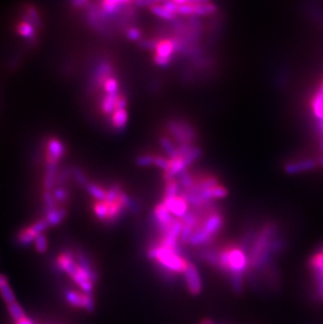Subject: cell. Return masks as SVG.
I'll use <instances>...</instances> for the list:
<instances>
[{"label": "cell", "mask_w": 323, "mask_h": 324, "mask_svg": "<svg viewBox=\"0 0 323 324\" xmlns=\"http://www.w3.org/2000/svg\"><path fill=\"white\" fill-rule=\"evenodd\" d=\"M64 297L70 307L83 309L87 312H93L95 310V300L93 295H89V294L79 293L74 290H66L64 292Z\"/></svg>", "instance_id": "3957f363"}, {"label": "cell", "mask_w": 323, "mask_h": 324, "mask_svg": "<svg viewBox=\"0 0 323 324\" xmlns=\"http://www.w3.org/2000/svg\"><path fill=\"white\" fill-rule=\"evenodd\" d=\"M200 156H201V150H200V148H198V147H193L192 150H191L190 153H189L186 157L183 158V160H184V162H185L186 166H190V165L192 164L193 162H195V161H196Z\"/></svg>", "instance_id": "f546056e"}, {"label": "cell", "mask_w": 323, "mask_h": 324, "mask_svg": "<svg viewBox=\"0 0 323 324\" xmlns=\"http://www.w3.org/2000/svg\"><path fill=\"white\" fill-rule=\"evenodd\" d=\"M35 249L38 253H44L47 250V239L44 234H40L35 239Z\"/></svg>", "instance_id": "1f68e13d"}, {"label": "cell", "mask_w": 323, "mask_h": 324, "mask_svg": "<svg viewBox=\"0 0 323 324\" xmlns=\"http://www.w3.org/2000/svg\"><path fill=\"white\" fill-rule=\"evenodd\" d=\"M55 197L60 201H64L67 197V193L64 190H57L55 193Z\"/></svg>", "instance_id": "b9f144b4"}, {"label": "cell", "mask_w": 323, "mask_h": 324, "mask_svg": "<svg viewBox=\"0 0 323 324\" xmlns=\"http://www.w3.org/2000/svg\"><path fill=\"white\" fill-rule=\"evenodd\" d=\"M86 189L88 190L89 194L92 195L98 201H104L106 197V192L95 184H87Z\"/></svg>", "instance_id": "484cf974"}, {"label": "cell", "mask_w": 323, "mask_h": 324, "mask_svg": "<svg viewBox=\"0 0 323 324\" xmlns=\"http://www.w3.org/2000/svg\"><path fill=\"white\" fill-rule=\"evenodd\" d=\"M223 224H224L223 217H221L218 213H213L205 220L203 226L198 228L203 229L206 232V234L213 238L220 231L221 227H223Z\"/></svg>", "instance_id": "9c48e42d"}, {"label": "cell", "mask_w": 323, "mask_h": 324, "mask_svg": "<svg viewBox=\"0 0 323 324\" xmlns=\"http://www.w3.org/2000/svg\"><path fill=\"white\" fill-rule=\"evenodd\" d=\"M127 105V101L124 97H121L118 99L117 101V105H116V110H120V109H125Z\"/></svg>", "instance_id": "60d3db41"}, {"label": "cell", "mask_w": 323, "mask_h": 324, "mask_svg": "<svg viewBox=\"0 0 323 324\" xmlns=\"http://www.w3.org/2000/svg\"><path fill=\"white\" fill-rule=\"evenodd\" d=\"M164 206L171 212V214L178 217L179 219L187 214L188 202L181 196L177 197H165L163 201Z\"/></svg>", "instance_id": "ba28073f"}, {"label": "cell", "mask_w": 323, "mask_h": 324, "mask_svg": "<svg viewBox=\"0 0 323 324\" xmlns=\"http://www.w3.org/2000/svg\"><path fill=\"white\" fill-rule=\"evenodd\" d=\"M75 177L77 178V180L79 181L80 184H82V185L87 186L88 183L86 181V178H85V176H84V174L82 173V172L76 170V171H75Z\"/></svg>", "instance_id": "ab89813d"}, {"label": "cell", "mask_w": 323, "mask_h": 324, "mask_svg": "<svg viewBox=\"0 0 323 324\" xmlns=\"http://www.w3.org/2000/svg\"><path fill=\"white\" fill-rule=\"evenodd\" d=\"M319 133H320V149L323 154V121L319 123Z\"/></svg>", "instance_id": "7bdbcfd3"}, {"label": "cell", "mask_w": 323, "mask_h": 324, "mask_svg": "<svg viewBox=\"0 0 323 324\" xmlns=\"http://www.w3.org/2000/svg\"><path fill=\"white\" fill-rule=\"evenodd\" d=\"M186 285L189 292L192 295H198L201 292V281L198 274V271L193 263L189 262L188 268L184 273Z\"/></svg>", "instance_id": "52a82bcc"}, {"label": "cell", "mask_w": 323, "mask_h": 324, "mask_svg": "<svg viewBox=\"0 0 323 324\" xmlns=\"http://www.w3.org/2000/svg\"><path fill=\"white\" fill-rule=\"evenodd\" d=\"M158 42H156L155 40H144V41L141 42V46L146 49H155L157 48Z\"/></svg>", "instance_id": "f35d334b"}, {"label": "cell", "mask_w": 323, "mask_h": 324, "mask_svg": "<svg viewBox=\"0 0 323 324\" xmlns=\"http://www.w3.org/2000/svg\"><path fill=\"white\" fill-rule=\"evenodd\" d=\"M312 109L315 117L320 121H323V99L317 93L312 101Z\"/></svg>", "instance_id": "603a6c76"}, {"label": "cell", "mask_w": 323, "mask_h": 324, "mask_svg": "<svg viewBox=\"0 0 323 324\" xmlns=\"http://www.w3.org/2000/svg\"><path fill=\"white\" fill-rule=\"evenodd\" d=\"M161 5L163 6L164 8H166L167 11H169V12H171V13H173V14L176 15L178 5L176 4L175 1H165V2H162Z\"/></svg>", "instance_id": "8d00e7d4"}, {"label": "cell", "mask_w": 323, "mask_h": 324, "mask_svg": "<svg viewBox=\"0 0 323 324\" xmlns=\"http://www.w3.org/2000/svg\"><path fill=\"white\" fill-rule=\"evenodd\" d=\"M0 296H1L2 300L6 303V306L11 305V303H14V302L17 301L16 296H15V293L12 290L11 286H9V283H8V285L3 286L2 288H0Z\"/></svg>", "instance_id": "d4e9b609"}, {"label": "cell", "mask_w": 323, "mask_h": 324, "mask_svg": "<svg viewBox=\"0 0 323 324\" xmlns=\"http://www.w3.org/2000/svg\"><path fill=\"white\" fill-rule=\"evenodd\" d=\"M149 8H150L151 12H153L155 15H157L160 18H163V19H166V20H174L175 17H176L175 14L167 11L166 8H164L163 6H162L160 2H158L157 4L153 5Z\"/></svg>", "instance_id": "7402d4cb"}, {"label": "cell", "mask_w": 323, "mask_h": 324, "mask_svg": "<svg viewBox=\"0 0 323 324\" xmlns=\"http://www.w3.org/2000/svg\"><path fill=\"white\" fill-rule=\"evenodd\" d=\"M180 220L183 221V224L185 226H188V227L192 228V229L195 228V230H196V227H197V217L193 213V212H187V214L184 217H181Z\"/></svg>", "instance_id": "4dcf8cb0"}, {"label": "cell", "mask_w": 323, "mask_h": 324, "mask_svg": "<svg viewBox=\"0 0 323 324\" xmlns=\"http://www.w3.org/2000/svg\"><path fill=\"white\" fill-rule=\"evenodd\" d=\"M77 265L78 263L76 261L75 254L70 253L69 251L61 252L55 260V268L68 276L72 274Z\"/></svg>", "instance_id": "8992f818"}, {"label": "cell", "mask_w": 323, "mask_h": 324, "mask_svg": "<svg viewBox=\"0 0 323 324\" xmlns=\"http://www.w3.org/2000/svg\"><path fill=\"white\" fill-rule=\"evenodd\" d=\"M142 34H141V31L136 27H131L127 31V38L131 41H138V40L141 38Z\"/></svg>", "instance_id": "d590c367"}, {"label": "cell", "mask_w": 323, "mask_h": 324, "mask_svg": "<svg viewBox=\"0 0 323 324\" xmlns=\"http://www.w3.org/2000/svg\"><path fill=\"white\" fill-rule=\"evenodd\" d=\"M64 154V147L61 142L52 139L48 142V155H47V163L48 165H55L60 158H62Z\"/></svg>", "instance_id": "8fae6325"}, {"label": "cell", "mask_w": 323, "mask_h": 324, "mask_svg": "<svg viewBox=\"0 0 323 324\" xmlns=\"http://www.w3.org/2000/svg\"><path fill=\"white\" fill-rule=\"evenodd\" d=\"M18 33L25 38H32L35 34V28L31 22H21L18 25Z\"/></svg>", "instance_id": "4316f807"}, {"label": "cell", "mask_w": 323, "mask_h": 324, "mask_svg": "<svg viewBox=\"0 0 323 324\" xmlns=\"http://www.w3.org/2000/svg\"><path fill=\"white\" fill-rule=\"evenodd\" d=\"M118 88H119L118 82H117V80L114 78H108L106 80V82L104 83V89L108 95L118 93Z\"/></svg>", "instance_id": "836d02e7"}, {"label": "cell", "mask_w": 323, "mask_h": 324, "mask_svg": "<svg viewBox=\"0 0 323 324\" xmlns=\"http://www.w3.org/2000/svg\"><path fill=\"white\" fill-rule=\"evenodd\" d=\"M250 267V259L246 252L235 247H230L229 254V275H244Z\"/></svg>", "instance_id": "7a4b0ae2"}, {"label": "cell", "mask_w": 323, "mask_h": 324, "mask_svg": "<svg viewBox=\"0 0 323 324\" xmlns=\"http://www.w3.org/2000/svg\"><path fill=\"white\" fill-rule=\"evenodd\" d=\"M39 235L40 234H38V233L32 228V226L27 227L19 232V234L17 235V242L20 246L25 247L31 245Z\"/></svg>", "instance_id": "4fadbf2b"}, {"label": "cell", "mask_w": 323, "mask_h": 324, "mask_svg": "<svg viewBox=\"0 0 323 324\" xmlns=\"http://www.w3.org/2000/svg\"><path fill=\"white\" fill-rule=\"evenodd\" d=\"M179 193V185L177 181H169L166 186L165 197H177Z\"/></svg>", "instance_id": "83f0119b"}, {"label": "cell", "mask_w": 323, "mask_h": 324, "mask_svg": "<svg viewBox=\"0 0 323 324\" xmlns=\"http://www.w3.org/2000/svg\"><path fill=\"white\" fill-rule=\"evenodd\" d=\"M147 255L150 259L156 260L161 269L172 273V274L185 273L189 265V262L183 256L161 245L149 248Z\"/></svg>", "instance_id": "6da1fadb"}, {"label": "cell", "mask_w": 323, "mask_h": 324, "mask_svg": "<svg viewBox=\"0 0 323 324\" xmlns=\"http://www.w3.org/2000/svg\"><path fill=\"white\" fill-rule=\"evenodd\" d=\"M154 60H155V62L156 64L160 65V66H167L170 64L171 62V59H167V58H163V57H161L159 55H156L154 57Z\"/></svg>", "instance_id": "74e56055"}, {"label": "cell", "mask_w": 323, "mask_h": 324, "mask_svg": "<svg viewBox=\"0 0 323 324\" xmlns=\"http://www.w3.org/2000/svg\"><path fill=\"white\" fill-rule=\"evenodd\" d=\"M218 253L219 251L213 249H207L199 252V257L211 267L217 268L218 266Z\"/></svg>", "instance_id": "9a60e30c"}, {"label": "cell", "mask_w": 323, "mask_h": 324, "mask_svg": "<svg viewBox=\"0 0 323 324\" xmlns=\"http://www.w3.org/2000/svg\"><path fill=\"white\" fill-rule=\"evenodd\" d=\"M310 267L314 273L318 295L323 300V253L317 252L310 260Z\"/></svg>", "instance_id": "5b68a950"}, {"label": "cell", "mask_w": 323, "mask_h": 324, "mask_svg": "<svg viewBox=\"0 0 323 324\" xmlns=\"http://www.w3.org/2000/svg\"><path fill=\"white\" fill-rule=\"evenodd\" d=\"M129 4L128 1H104L101 3L102 5V11L104 12V14H108V15H114L117 14L118 12H120V9L122 8L123 5Z\"/></svg>", "instance_id": "ac0fdd59"}, {"label": "cell", "mask_w": 323, "mask_h": 324, "mask_svg": "<svg viewBox=\"0 0 323 324\" xmlns=\"http://www.w3.org/2000/svg\"><path fill=\"white\" fill-rule=\"evenodd\" d=\"M155 165L158 168L164 170L166 172L170 168V160H167L166 158H163V157H156Z\"/></svg>", "instance_id": "e575fe53"}, {"label": "cell", "mask_w": 323, "mask_h": 324, "mask_svg": "<svg viewBox=\"0 0 323 324\" xmlns=\"http://www.w3.org/2000/svg\"><path fill=\"white\" fill-rule=\"evenodd\" d=\"M72 280L76 283L80 289L83 291V293L89 294V295H93L94 293V281L90 278V275L83 269L81 268L79 265H77L76 269L73 271L72 274L69 275Z\"/></svg>", "instance_id": "277c9868"}, {"label": "cell", "mask_w": 323, "mask_h": 324, "mask_svg": "<svg viewBox=\"0 0 323 324\" xmlns=\"http://www.w3.org/2000/svg\"><path fill=\"white\" fill-rule=\"evenodd\" d=\"M155 161L156 157L155 156H150V155H144V156H140L136 159V163L140 167H149L155 165Z\"/></svg>", "instance_id": "f1b7e54d"}, {"label": "cell", "mask_w": 323, "mask_h": 324, "mask_svg": "<svg viewBox=\"0 0 323 324\" xmlns=\"http://www.w3.org/2000/svg\"><path fill=\"white\" fill-rule=\"evenodd\" d=\"M65 215H66V211L64 209H59V210L54 209V210L47 211L45 220L47 221V224L49 226H57L62 221Z\"/></svg>", "instance_id": "e0dca14e"}, {"label": "cell", "mask_w": 323, "mask_h": 324, "mask_svg": "<svg viewBox=\"0 0 323 324\" xmlns=\"http://www.w3.org/2000/svg\"><path fill=\"white\" fill-rule=\"evenodd\" d=\"M179 184L181 187H184L186 190H189L193 187V179L188 174L186 171L179 174Z\"/></svg>", "instance_id": "d6a6232c"}, {"label": "cell", "mask_w": 323, "mask_h": 324, "mask_svg": "<svg viewBox=\"0 0 323 324\" xmlns=\"http://www.w3.org/2000/svg\"><path fill=\"white\" fill-rule=\"evenodd\" d=\"M5 285H8V279L4 275L0 274V288H2Z\"/></svg>", "instance_id": "ee69618b"}, {"label": "cell", "mask_w": 323, "mask_h": 324, "mask_svg": "<svg viewBox=\"0 0 323 324\" xmlns=\"http://www.w3.org/2000/svg\"><path fill=\"white\" fill-rule=\"evenodd\" d=\"M15 324H35V323H34L31 319H29V318L25 317V318L22 319V320H20V321L15 322Z\"/></svg>", "instance_id": "f6af8a7d"}, {"label": "cell", "mask_w": 323, "mask_h": 324, "mask_svg": "<svg viewBox=\"0 0 323 324\" xmlns=\"http://www.w3.org/2000/svg\"><path fill=\"white\" fill-rule=\"evenodd\" d=\"M6 309H7V312L9 314V316L12 317L13 320H15V322L22 320V319H24L26 317L24 310L22 309V307L20 306L17 301L14 302V303H11V305L6 306Z\"/></svg>", "instance_id": "d6986e66"}, {"label": "cell", "mask_w": 323, "mask_h": 324, "mask_svg": "<svg viewBox=\"0 0 323 324\" xmlns=\"http://www.w3.org/2000/svg\"><path fill=\"white\" fill-rule=\"evenodd\" d=\"M157 55L167 58V59H172V55L175 52L174 45L171 40H164V41L158 42L157 48H156Z\"/></svg>", "instance_id": "5bb4252c"}, {"label": "cell", "mask_w": 323, "mask_h": 324, "mask_svg": "<svg viewBox=\"0 0 323 324\" xmlns=\"http://www.w3.org/2000/svg\"><path fill=\"white\" fill-rule=\"evenodd\" d=\"M320 252H322V253H323V246L321 247V249H320Z\"/></svg>", "instance_id": "c3c4849f"}, {"label": "cell", "mask_w": 323, "mask_h": 324, "mask_svg": "<svg viewBox=\"0 0 323 324\" xmlns=\"http://www.w3.org/2000/svg\"><path fill=\"white\" fill-rule=\"evenodd\" d=\"M167 127H168V130L170 131V134L173 136V138L177 142H179V144L190 143V141L187 138L183 127L180 126L179 121H170V122H168V124H167Z\"/></svg>", "instance_id": "7c38bea8"}, {"label": "cell", "mask_w": 323, "mask_h": 324, "mask_svg": "<svg viewBox=\"0 0 323 324\" xmlns=\"http://www.w3.org/2000/svg\"><path fill=\"white\" fill-rule=\"evenodd\" d=\"M316 162L313 160H305L299 162H293L285 166V171L288 174H296L301 173V172H306L313 170L316 167Z\"/></svg>", "instance_id": "30bf717a"}, {"label": "cell", "mask_w": 323, "mask_h": 324, "mask_svg": "<svg viewBox=\"0 0 323 324\" xmlns=\"http://www.w3.org/2000/svg\"><path fill=\"white\" fill-rule=\"evenodd\" d=\"M201 324H213V322L208 320V319H205V320L201 321Z\"/></svg>", "instance_id": "bcb514c9"}, {"label": "cell", "mask_w": 323, "mask_h": 324, "mask_svg": "<svg viewBox=\"0 0 323 324\" xmlns=\"http://www.w3.org/2000/svg\"><path fill=\"white\" fill-rule=\"evenodd\" d=\"M128 121V114L126 109L116 110L113 116V124L117 129H122L126 126Z\"/></svg>", "instance_id": "ffe728a7"}, {"label": "cell", "mask_w": 323, "mask_h": 324, "mask_svg": "<svg viewBox=\"0 0 323 324\" xmlns=\"http://www.w3.org/2000/svg\"><path fill=\"white\" fill-rule=\"evenodd\" d=\"M119 98H120V95L118 93L107 95L105 97V99L103 100V103H102V109L105 114H113L114 111H116V105H117V101Z\"/></svg>", "instance_id": "44dd1931"}, {"label": "cell", "mask_w": 323, "mask_h": 324, "mask_svg": "<svg viewBox=\"0 0 323 324\" xmlns=\"http://www.w3.org/2000/svg\"><path fill=\"white\" fill-rule=\"evenodd\" d=\"M95 214L98 219L107 221L108 218V205L105 201H97L94 206Z\"/></svg>", "instance_id": "cb8c5ba5"}, {"label": "cell", "mask_w": 323, "mask_h": 324, "mask_svg": "<svg viewBox=\"0 0 323 324\" xmlns=\"http://www.w3.org/2000/svg\"><path fill=\"white\" fill-rule=\"evenodd\" d=\"M160 144H161L162 148L165 150V153L168 155L170 160L180 158L178 148H176L172 143H171V141L168 138H165V137L161 138L160 139Z\"/></svg>", "instance_id": "2e32d148"}, {"label": "cell", "mask_w": 323, "mask_h": 324, "mask_svg": "<svg viewBox=\"0 0 323 324\" xmlns=\"http://www.w3.org/2000/svg\"><path fill=\"white\" fill-rule=\"evenodd\" d=\"M319 164L323 167V158H320V159H319Z\"/></svg>", "instance_id": "7dc6e473"}]
</instances>
